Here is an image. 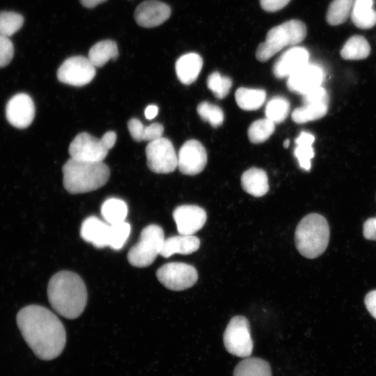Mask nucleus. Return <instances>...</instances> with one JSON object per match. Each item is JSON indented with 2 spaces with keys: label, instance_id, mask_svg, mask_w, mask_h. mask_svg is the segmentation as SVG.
<instances>
[{
  "label": "nucleus",
  "instance_id": "nucleus-1",
  "mask_svg": "<svg viewBox=\"0 0 376 376\" xmlns=\"http://www.w3.org/2000/svg\"><path fill=\"white\" fill-rule=\"evenodd\" d=\"M16 321L24 341L38 358L49 361L61 354L66 343L65 330L50 310L29 305L19 310Z\"/></svg>",
  "mask_w": 376,
  "mask_h": 376
},
{
  "label": "nucleus",
  "instance_id": "nucleus-2",
  "mask_svg": "<svg viewBox=\"0 0 376 376\" xmlns=\"http://www.w3.org/2000/svg\"><path fill=\"white\" fill-rule=\"evenodd\" d=\"M47 297L53 309L68 319L78 318L87 303V290L76 273L63 270L53 275L47 285Z\"/></svg>",
  "mask_w": 376,
  "mask_h": 376
},
{
  "label": "nucleus",
  "instance_id": "nucleus-3",
  "mask_svg": "<svg viewBox=\"0 0 376 376\" xmlns=\"http://www.w3.org/2000/svg\"><path fill=\"white\" fill-rule=\"evenodd\" d=\"M63 187L70 194H82L103 187L110 176L103 162H88L70 158L63 165Z\"/></svg>",
  "mask_w": 376,
  "mask_h": 376
},
{
  "label": "nucleus",
  "instance_id": "nucleus-4",
  "mask_svg": "<svg viewBox=\"0 0 376 376\" xmlns=\"http://www.w3.org/2000/svg\"><path fill=\"white\" fill-rule=\"evenodd\" d=\"M329 226L326 219L317 213L307 214L298 224L295 242L303 256L313 259L326 250L329 241Z\"/></svg>",
  "mask_w": 376,
  "mask_h": 376
},
{
  "label": "nucleus",
  "instance_id": "nucleus-5",
  "mask_svg": "<svg viewBox=\"0 0 376 376\" xmlns=\"http://www.w3.org/2000/svg\"><path fill=\"white\" fill-rule=\"evenodd\" d=\"M306 32L305 24L299 19H290L274 26L267 32L265 41L258 46L256 58L261 62L267 61L284 47L301 42Z\"/></svg>",
  "mask_w": 376,
  "mask_h": 376
},
{
  "label": "nucleus",
  "instance_id": "nucleus-6",
  "mask_svg": "<svg viewBox=\"0 0 376 376\" xmlns=\"http://www.w3.org/2000/svg\"><path fill=\"white\" fill-rule=\"evenodd\" d=\"M164 240V233L160 226L150 224L146 226L141 232L139 242L127 253L128 262L136 267L150 265L160 255Z\"/></svg>",
  "mask_w": 376,
  "mask_h": 376
},
{
  "label": "nucleus",
  "instance_id": "nucleus-7",
  "mask_svg": "<svg viewBox=\"0 0 376 376\" xmlns=\"http://www.w3.org/2000/svg\"><path fill=\"white\" fill-rule=\"evenodd\" d=\"M224 343L227 351L239 357H249L253 350V340L249 320L244 316L233 317L224 334Z\"/></svg>",
  "mask_w": 376,
  "mask_h": 376
},
{
  "label": "nucleus",
  "instance_id": "nucleus-8",
  "mask_svg": "<svg viewBox=\"0 0 376 376\" xmlns=\"http://www.w3.org/2000/svg\"><path fill=\"white\" fill-rule=\"evenodd\" d=\"M156 276L164 286L173 291L184 290L192 287L198 276L194 266L178 262L163 265L157 269Z\"/></svg>",
  "mask_w": 376,
  "mask_h": 376
},
{
  "label": "nucleus",
  "instance_id": "nucleus-9",
  "mask_svg": "<svg viewBox=\"0 0 376 376\" xmlns=\"http://www.w3.org/2000/svg\"><path fill=\"white\" fill-rule=\"evenodd\" d=\"M147 165L156 173H169L178 167V155L171 141L160 137L146 147Z\"/></svg>",
  "mask_w": 376,
  "mask_h": 376
},
{
  "label": "nucleus",
  "instance_id": "nucleus-10",
  "mask_svg": "<svg viewBox=\"0 0 376 376\" xmlns=\"http://www.w3.org/2000/svg\"><path fill=\"white\" fill-rule=\"evenodd\" d=\"M95 67L88 57L72 56L63 61L57 70L58 79L64 84L83 86L90 83L95 75Z\"/></svg>",
  "mask_w": 376,
  "mask_h": 376
},
{
  "label": "nucleus",
  "instance_id": "nucleus-11",
  "mask_svg": "<svg viewBox=\"0 0 376 376\" xmlns=\"http://www.w3.org/2000/svg\"><path fill=\"white\" fill-rule=\"evenodd\" d=\"M109 150L101 138L87 132L78 134L68 149L71 158L88 162H103Z\"/></svg>",
  "mask_w": 376,
  "mask_h": 376
},
{
  "label": "nucleus",
  "instance_id": "nucleus-12",
  "mask_svg": "<svg viewBox=\"0 0 376 376\" xmlns=\"http://www.w3.org/2000/svg\"><path fill=\"white\" fill-rule=\"evenodd\" d=\"M207 161V152L202 143L197 140L190 139L179 150L178 168L183 174L194 175L205 169Z\"/></svg>",
  "mask_w": 376,
  "mask_h": 376
},
{
  "label": "nucleus",
  "instance_id": "nucleus-13",
  "mask_svg": "<svg viewBox=\"0 0 376 376\" xmlns=\"http://www.w3.org/2000/svg\"><path fill=\"white\" fill-rule=\"evenodd\" d=\"M6 116L8 121L17 128L29 127L35 116V106L31 97L26 93L13 96L7 103Z\"/></svg>",
  "mask_w": 376,
  "mask_h": 376
},
{
  "label": "nucleus",
  "instance_id": "nucleus-14",
  "mask_svg": "<svg viewBox=\"0 0 376 376\" xmlns=\"http://www.w3.org/2000/svg\"><path fill=\"white\" fill-rule=\"evenodd\" d=\"M173 217L180 235H193L205 225L207 214L198 205H182L174 210Z\"/></svg>",
  "mask_w": 376,
  "mask_h": 376
},
{
  "label": "nucleus",
  "instance_id": "nucleus-15",
  "mask_svg": "<svg viewBox=\"0 0 376 376\" xmlns=\"http://www.w3.org/2000/svg\"><path fill=\"white\" fill-rule=\"evenodd\" d=\"M323 79L322 68L308 63L288 77L287 86L290 91L303 95L320 86Z\"/></svg>",
  "mask_w": 376,
  "mask_h": 376
},
{
  "label": "nucleus",
  "instance_id": "nucleus-16",
  "mask_svg": "<svg viewBox=\"0 0 376 376\" xmlns=\"http://www.w3.org/2000/svg\"><path fill=\"white\" fill-rule=\"evenodd\" d=\"M171 13V8L166 3L157 0H147L136 8L134 19L141 26L152 28L166 22Z\"/></svg>",
  "mask_w": 376,
  "mask_h": 376
},
{
  "label": "nucleus",
  "instance_id": "nucleus-17",
  "mask_svg": "<svg viewBox=\"0 0 376 376\" xmlns=\"http://www.w3.org/2000/svg\"><path fill=\"white\" fill-rule=\"evenodd\" d=\"M309 63V53L303 47L292 46L285 50L273 66V73L277 78L288 77Z\"/></svg>",
  "mask_w": 376,
  "mask_h": 376
},
{
  "label": "nucleus",
  "instance_id": "nucleus-18",
  "mask_svg": "<svg viewBox=\"0 0 376 376\" xmlns=\"http://www.w3.org/2000/svg\"><path fill=\"white\" fill-rule=\"evenodd\" d=\"M81 238L91 243L96 248L110 246L112 237V226L96 217L91 216L84 220L80 229Z\"/></svg>",
  "mask_w": 376,
  "mask_h": 376
},
{
  "label": "nucleus",
  "instance_id": "nucleus-19",
  "mask_svg": "<svg viewBox=\"0 0 376 376\" xmlns=\"http://www.w3.org/2000/svg\"><path fill=\"white\" fill-rule=\"evenodd\" d=\"M203 67L201 56L194 52L181 56L175 63V72L178 79L184 84L194 82Z\"/></svg>",
  "mask_w": 376,
  "mask_h": 376
},
{
  "label": "nucleus",
  "instance_id": "nucleus-20",
  "mask_svg": "<svg viewBox=\"0 0 376 376\" xmlns=\"http://www.w3.org/2000/svg\"><path fill=\"white\" fill-rule=\"evenodd\" d=\"M200 247V240L194 235H180L164 240L160 255L169 258L175 253L191 254Z\"/></svg>",
  "mask_w": 376,
  "mask_h": 376
},
{
  "label": "nucleus",
  "instance_id": "nucleus-21",
  "mask_svg": "<svg viewBox=\"0 0 376 376\" xmlns=\"http://www.w3.org/2000/svg\"><path fill=\"white\" fill-rule=\"evenodd\" d=\"M243 189L250 195L260 197L269 190L268 178L266 172L258 168H251L244 171L241 177Z\"/></svg>",
  "mask_w": 376,
  "mask_h": 376
},
{
  "label": "nucleus",
  "instance_id": "nucleus-22",
  "mask_svg": "<svg viewBox=\"0 0 376 376\" xmlns=\"http://www.w3.org/2000/svg\"><path fill=\"white\" fill-rule=\"evenodd\" d=\"M373 0H354L350 17L352 23L361 29H369L376 25V10Z\"/></svg>",
  "mask_w": 376,
  "mask_h": 376
},
{
  "label": "nucleus",
  "instance_id": "nucleus-23",
  "mask_svg": "<svg viewBox=\"0 0 376 376\" xmlns=\"http://www.w3.org/2000/svg\"><path fill=\"white\" fill-rule=\"evenodd\" d=\"M127 128L132 138L137 141H152L162 136L164 127L154 123L145 126L137 118H131L127 122Z\"/></svg>",
  "mask_w": 376,
  "mask_h": 376
},
{
  "label": "nucleus",
  "instance_id": "nucleus-24",
  "mask_svg": "<svg viewBox=\"0 0 376 376\" xmlns=\"http://www.w3.org/2000/svg\"><path fill=\"white\" fill-rule=\"evenodd\" d=\"M118 56V49L115 41L104 40L95 43L88 52V58L96 67H102L110 59Z\"/></svg>",
  "mask_w": 376,
  "mask_h": 376
},
{
  "label": "nucleus",
  "instance_id": "nucleus-25",
  "mask_svg": "<svg viewBox=\"0 0 376 376\" xmlns=\"http://www.w3.org/2000/svg\"><path fill=\"white\" fill-rule=\"evenodd\" d=\"M328 104L329 102L324 101L304 103L293 111L292 119L297 123H304L322 118L327 113Z\"/></svg>",
  "mask_w": 376,
  "mask_h": 376
},
{
  "label": "nucleus",
  "instance_id": "nucleus-26",
  "mask_svg": "<svg viewBox=\"0 0 376 376\" xmlns=\"http://www.w3.org/2000/svg\"><path fill=\"white\" fill-rule=\"evenodd\" d=\"M314 141L315 136L305 131L301 132L295 139L296 147L294 154L299 166L305 171H309L311 167V159L314 157V150L312 147Z\"/></svg>",
  "mask_w": 376,
  "mask_h": 376
},
{
  "label": "nucleus",
  "instance_id": "nucleus-27",
  "mask_svg": "<svg viewBox=\"0 0 376 376\" xmlns=\"http://www.w3.org/2000/svg\"><path fill=\"white\" fill-rule=\"evenodd\" d=\"M235 97L242 109L253 111L263 106L266 100V92L263 89L240 87L236 91Z\"/></svg>",
  "mask_w": 376,
  "mask_h": 376
},
{
  "label": "nucleus",
  "instance_id": "nucleus-28",
  "mask_svg": "<svg viewBox=\"0 0 376 376\" xmlns=\"http://www.w3.org/2000/svg\"><path fill=\"white\" fill-rule=\"evenodd\" d=\"M370 53V46L362 36L354 35L347 39L340 50V56L345 60H361Z\"/></svg>",
  "mask_w": 376,
  "mask_h": 376
},
{
  "label": "nucleus",
  "instance_id": "nucleus-29",
  "mask_svg": "<svg viewBox=\"0 0 376 376\" xmlns=\"http://www.w3.org/2000/svg\"><path fill=\"white\" fill-rule=\"evenodd\" d=\"M233 376H272L269 364L257 357H246L235 368Z\"/></svg>",
  "mask_w": 376,
  "mask_h": 376
},
{
  "label": "nucleus",
  "instance_id": "nucleus-30",
  "mask_svg": "<svg viewBox=\"0 0 376 376\" xmlns=\"http://www.w3.org/2000/svg\"><path fill=\"white\" fill-rule=\"evenodd\" d=\"M127 206L120 198H110L101 207V214L109 224H116L125 221L127 214Z\"/></svg>",
  "mask_w": 376,
  "mask_h": 376
},
{
  "label": "nucleus",
  "instance_id": "nucleus-31",
  "mask_svg": "<svg viewBox=\"0 0 376 376\" xmlns=\"http://www.w3.org/2000/svg\"><path fill=\"white\" fill-rule=\"evenodd\" d=\"M354 0H333L327 9L326 19L331 26L343 24L350 17Z\"/></svg>",
  "mask_w": 376,
  "mask_h": 376
},
{
  "label": "nucleus",
  "instance_id": "nucleus-32",
  "mask_svg": "<svg viewBox=\"0 0 376 376\" xmlns=\"http://www.w3.org/2000/svg\"><path fill=\"white\" fill-rule=\"evenodd\" d=\"M289 111V101L284 97L275 96L267 103L265 116L274 123H280L288 117Z\"/></svg>",
  "mask_w": 376,
  "mask_h": 376
},
{
  "label": "nucleus",
  "instance_id": "nucleus-33",
  "mask_svg": "<svg viewBox=\"0 0 376 376\" xmlns=\"http://www.w3.org/2000/svg\"><path fill=\"white\" fill-rule=\"evenodd\" d=\"M275 130V123L268 118L253 122L248 129V136L253 143H260L267 141Z\"/></svg>",
  "mask_w": 376,
  "mask_h": 376
},
{
  "label": "nucleus",
  "instance_id": "nucleus-34",
  "mask_svg": "<svg viewBox=\"0 0 376 376\" xmlns=\"http://www.w3.org/2000/svg\"><path fill=\"white\" fill-rule=\"evenodd\" d=\"M23 17L17 13L3 11L0 13V35L10 37L21 29Z\"/></svg>",
  "mask_w": 376,
  "mask_h": 376
},
{
  "label": "nucleus",
  "instance_id": "nucleus-35",
  "mask_svg": "<svg viewBox=\"0 0 376 376\" xmlns=\"http://www.w3.org/2000/svg\"><path fill=\"white\" fill-rule=\"evenodd\" d=\"M207 86L217 98L223 99L230 91L232 80L218 72H213L207 77Z\"/></svg>",
  "mask_w": 376,
  "mask_h": 376
},
{
  "label": "nucleus",
  "instance_id": "nucleus-36",
  "mask_svg": "<svg viewBox=\"0 0 376 376\" xmlns=\"http://www.w3.org/2000/svg\"><path fill=\"white\" fill-rule=\"evenodd\" d=\"M197 112L200 117L208 122L213 127L220 126L224 118L222 109L208 102H202L197 106Z\"/></svg>",
  "mask_w": 376,
  "mask_h": 376
},
{
  "label": "nucleus",
  "instance_id": "nucleus-37",
  "mask_svg": "<svg viewBox=\"0 0 376 376\" xmlns=\"http://www.w3.org/2000/svg\"><path fill=\"white\" fill-rule=\"evenodd\" d=\"M111 226L112 238L110 247L115 250L121 249L130 235L131 226L126 221L112 224Z\"/></svg>",
  "mask_w": 376,
  "mask_h": 376
},
{
  "label": "nucleus",
  "instance_id": "nucleus-38",
  "mask_svg": "<svg viewBox=\"0 0 376 376\" xmlns=\"http://www.w3.org/2000/svg\"><path fill=\"white\" fill-rule=\"evenodd\" d=\"M14 54L13 42L8 37L0 35V68L6 66Z\"/></svg>",
  "mask_w": 376,
  "mask_h": 376
},
{
  "label": "nucleus",
  "instance_id": "nucleus-39",
  "mask_svg": "<svg viewBox=\"0 0 376 376\" xmlns=\"http://www.w3.org/2000/svg\"><path fill=\"white\" fill-rule=\"evenodd\" d=\"M290 0H260V6L267 12H276L288 4Z\"/></svg>",
  "mask_w": 376,
  "mask_h": 376
},
{
  "label": "nucleus",
  "instance_id": "nucleus-40",
  "mask_svg": "<svg viewBox=\"0 0 376 376\" xmlns=\"http://www.w3.org/2000/svg\"><path fill=\"white\" fill-rule=\"evenodd\" d=\"M363 234L367 240H376V217L368 219L364 222Z\"/></svg>",
  "mask_w": 376,
  "mask_h": 376
},
{
  "label": "nucleus",
  "instance_id": "nucleus-41",
  "mask_svg": "<svg viewBox=\"0 0 376 376\" xmlns=\"http://www.w3.org/2000/svg\"><path fill=\"white\" fill-rule=\"evenodd\" d=\"M364 303L370 314L376 319V290L366 295Z\"/></svg>",
  "mask_w": 376,
  "mask_h": 376
},
{
  "label": "nucleus",
  "instance_id": "nucleus-42",
  "mask_svg": "<svg viewBox=\"0 0 376 376\" xmlns=\"http://www.w3.org/2000/svg\"><path fill=\"white\" fill-rule=\"evenodd\" d=\"M101 139H102L106 147L110 150L115 145L116 141V134L113 131H108L101 137Z\"/></svg>",
  "mask_w": 376,
  "mask_h": 376
},
{
  "label": "nucleus",
  "instance_id": "nucleus-43",
  "mask_svg": "<svg viewBox=\"0 0 376 376\" xmlns=\"http://www.w3.org/2000/svg\"><path fill=\"white\" fill-rule=\"evenodd\" d=\"M158 113V107L155 104L148 105L145 109V116L148 120L153 119Z\"/></svg>",
  "mask_w": 376,
  "mask_h": 376
},
{
  "label": "nucleus",
  "instance_id": "nucleus-44",
  "mask_svg": "<svg viewBox=\"0 0 376 376\" xmlns=\"http://www.w3.org/2000/svg\"><path fill=\"white\" fill-rule=\"evenodd\" d=\"M107 0H79L80 3L86 8H91Z\"/></svg>",
  "mask_w": 376,
  "mask_h": 376
},
{
  "label": "nucleus",
  "instance_id": "nucleus-45",
  "mask_svg": "<svg viewBox=\"0 0 376 376\" xmlns=\"http://www.w3.org/2000/svg\"><path fill=\"white\" fill-rule=\"evenodd\" d=\"M289 144H290V141L289 139H286L284 142H283V146L284 148H288L289 146Z\"/></svg>",
  "mask_w": 376,
  "mask_h": 376
}]
</instances>
